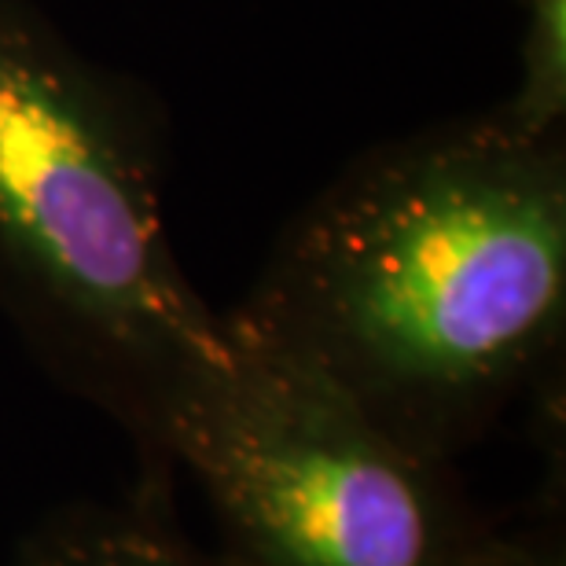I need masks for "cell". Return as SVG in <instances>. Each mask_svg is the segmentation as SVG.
Wrapping results in <instances>:
<instances>
[{"label":"cell","mask_w":566,"mask_h":566,"mask_svg":"<svg viewBox=\"0 0 566 566\" xmlns=\"http://www.w3.org/2000/svg\"><path fill=\"white\" fill-rule=\"evenodd\" d=\"M180 412L166 468L199 482L224 566H468L490 523L446 460L405 449L262 338Z\"/></svg>","instance_id":"cell-3"},{"label":"cell","mask_w":566,"mask_h":566,"mask_svg":"<svg viewBox=\"0 0 566 566\" xmlns=\"http://www.w3.org/2000/svg\"><path fill=\"white\" fill-rule=\"evenodd\" d=\"M523 4V74L493 122L523 140H556L566 118V0Z\"/></svg>","instance_id":"cell-5"},{"label":"cell","mask_w":566,"mask_h":566,"mask_svg":"<svg viewBox=\"0 0 566 566\" xmlns=\"http://www.w3.org/2000/svg\"><path fill=\"white\" fill-rule=\"evenodd\" d=\"M468 566H566V523H563V493L556 501L537 507L526 523L485 530L479 548L471 552Z\"/></svg>","instance_id":"cell-6"},{"label":"cell","mask_w":566,"mask_h":566,"mask_svg":"<svg viewBox=\"0 0 566 566\" xmlns=\"http://www.w3.org/2000/svg\"><path fill=\"white\" fill-rule=\"evenodd\" d=\"M15 566H224L169 512V479L147 474L115 504H71L22 541Z\"/></svg>","instance_id":"cell-4"},{"label":"cell","mask_w":566,"mask_h":566,"mask_svg":"<svg viewBox=\"0 0 566 566\" xmlns=\"http://www.w3.org/2000/svg\"><path fill=\"white\" fill-rule=\"evenodd\" d=\"M0 273L147 474L174 479L169 430L229 368V316L180 269L115 99L22 0H0Z\"/></svg>","instance_id":"cell-2"},{"label":"cell","mask_w":566,"mask_h":566,"mask_svg":"<svg viewBox=\"0 0 566 566\" xmlns=\"http://www.w3.org/2000/svg\"><path fill=\"white\" fill-rule=\"evenodd\" d=\"M229 321L405 449L449 463L559 349V137L523 140L482 118L368 155L291 224Z\"/></svg>","instance_id":"cell-1"}]
</instances>
